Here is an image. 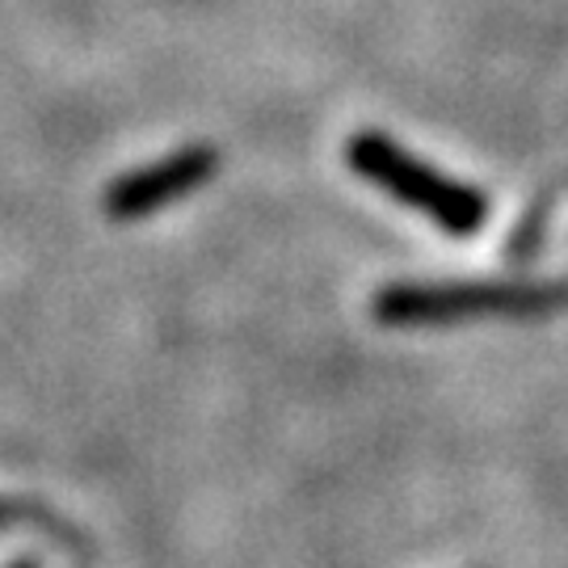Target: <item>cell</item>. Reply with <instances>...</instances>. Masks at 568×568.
<instances>
[{
    "label": "cell",
    "instance_id": "6da1fadb",
    "mask_svg": "<svg viewBox=\"0 0 568 568\" xmlns=\"http://www.w3.org/2000/svg\"><path fill=\"white\" fill-rule=\"evenodd\" d=\"M345 164L363 182L392 194L400 206L422 211L426 220H434L450 236H476L488 220V199L480 190L434 173L426 161L408 156L400 143H392L379 131H358L345 143Z\"/></svg>",
    "mask_w": 568,
    "mask_h": 568
},
{
    "label": "cell",
    "instance_id": "7a4b0ae2",
    "mask_svg": "<svg viewBox=\"0 0 568 568\" xmlns=\"http://www.w3.org/2000/svg\"><path fill=\"white\" fill-rule=\"evenodd\" d=\"M568 307V283H400L375 295L379 325H450L480 316H548Z\"/></svg>",
    "mask_w": 568,
    "mask_h": 568
},
{
    "label": "cell",
    "instance_id": "3957f363",
    "mask_svg": "<svg viewBox=\"0 0 568 568\" xmlns=\"http://www.w3.org/2000/svg\"><path fill=\"white\" fill-rule=\"evenodd\" d=\"M220 169V152L206 148V143H190L178 148L161 161L143 164L135 173H126L119 182L105 190V215L131 224V220H148L164 211L169 203H178L185 194H194L199 185H206Z\"/></svg>",
    "mask_w": 568,
    "mask_h": 568
},
{
    "label": "cell",
    "instance_id": "277c9868",
    "mask_svg": "<svg viewBox=\"0 0 568 568\" xmlns=\"http://www.w3.org/2000/svg\"><path fill=\"white\" fill-rule=\"evenodd\" d=\"M551 211H556V194H544L539 203L530 206V215L514 227V236H509V262H518V257L530 262V257L539 253V244H544V236H548Z\"/></svg>",
    "mask_w": 568,
    "mask_h": 568
},
{
    "label": "cell",
    "instance_id": "5b68a950",
    "mask_svg": "<svg viewBox=\"0 0 568 568\" xmlns=\"http://www.w3.org/2000/svg\"><path fill=\"white\" fill-rule=\"evenodd\" d=\"M9 518H18V509H13V506H0V523H9Z\"/></svg>",
    "mask_w": 568,
    "mask_h": 568
}]
</instances>
